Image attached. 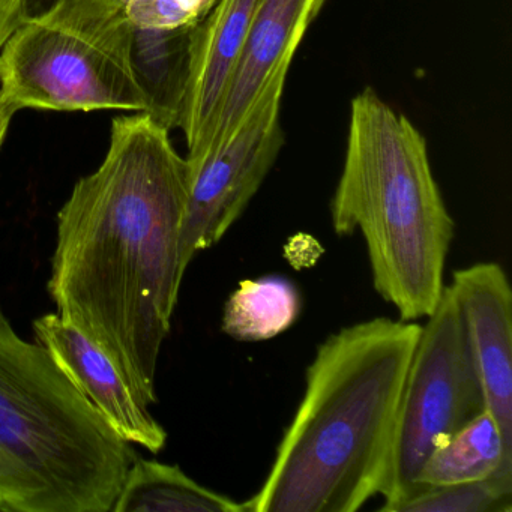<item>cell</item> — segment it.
Here are the masks:
<instances>
[{"instance_id": "6", "label": "cell", "mask_w": 512, "mask_h": 512, "mask_svg": "<svg viewBox=\"0 0 512 512\" xmlns=\"http://www.w3.org/2000/svg\"><path fill=\"white\" fill-rule=\"evenodd\" d=\"M427 319L401 392L380 511L395 512L421 491L418 476L428 455L485 410L463 317L449 286Z\"/></svg>"}, {"instance_id": "9", "label": "cell", "mask_w": 512, "mask_h": 512, "mask_svg": "<svg viewBox=\"0 0 512 512\" xmlns=\"http://www.w3.org/2000/svg\"><path fill=\"white\" fill-rule=\"evenodd\" d=\"M325 4L326 0H257L241 58L208 140L187 161L200 160L229 139L275 70L293 61Z\"/></svg>"}, {"instance_id": "10", "label": "cell", "mask_w": 512, "mask_h": 512, "mask_svg": "<svg viewBox=\"0 0 512 512\" xmlns=\"http://www.w3.org/2000/svg\"><path fill=\"white\" fill-rule=\"evenodd\" d=\"M37 340L49 350L68 379L124 437L151 452L166 445L167 433L143 406L110 359L59 314L34 322Z\"/></svg>"}, {"instance_id": "17", "label": "cell", "mask_w": 512, "mask_h": 512, "mask_svg": "<svg viewBox=\"0 0 512 512\" xmlns=\"http://www.w3.org/2000/svg\"><path fill=\"white\" fill-rule=\"evenodd\" d=\"M217 0H128L125 5L133 28L176 29L194 26Z\"/></svg>"}, {"instance_id": "15", "label": "cell", "mask_w": 512, "mask_h": 512, "mask_svg": "<svg viewBox=\"0 0 512 512\" xmlns=\"http://www.w3.org/2000/svg\"><path fill=\"white\" fill-rule=\"evenodd\" d=\"M301 295L283 277L242 281L224 305L223 331L239 341H265L287 331L298 319Z\"/></svg>"}, {"instance_id": "2", "label": "cell", "mask_w": 512, "mask_h": 512, "mask_svg": "<svg viewBox=\"0 0 512 512\" xmlns=\"http://www.w3.org/2000/svg\"><path fill=\"white\" fill-rule=\"evenodd\" d=\"M421 329L376 317L319 344L304 397L245 512H355L380 496Z\"/></svg>"}, {"instance_id": "21", "label": "cell", "mask_w": 512, "mask_h": 512, "mask_svg": "<svg viewBox=\"0 0 512 512\" xmlns=\"http://www.w3.org/2000/svg\"><path fill=\"white\" fill-rule=\"evenodd\" d=\"M0 511H4V509H2V506H0Z\"/></svg>"}, {"instance_id": "13", "label": "cell", "mask_w": 512, "mask_h": 512, "mask_svg": "<svg viewBox=\"0 0 512 512\" xmlns=\"http://www.w3.org/2000/svg\"><path fill=\"white\" fill-rule=\"evenodd\" d=\"M512 476V451L487 409L433 449L418 476L419 487Z\"/></svg>"}, {"instance_id": "5", "label": "cell", "mask_w": 512, "mask_h": 512, "mask_svg": "<svg viewBox=\"0 0 512 512\" xmlns=\"http://www.w3.org/2000/svg\"><path fill=\"white\" fill-rule=\"evenodd\" d=\"M121 0H62L23 20L0 49V97L22 109L148 113Z\"/></svg>"}, {"instance_id": "12", "label": "cell", "mask_w": 512, "mask_h": 512, "mask_svg": "<svg viewBox=\"0 0 512 512\" xmlns=\"http://www.w3.org/2000/svg\"><path fill=\"white\" fill-rule=\"evenodd\" d=\"M196 26L176 29L133 28L131 65L158 124L179 128Z\"/></svg>"}, {"instance_id": "7", "label": "cell", "mask_w": 512, "mask_h": 512, "mask_svg": "<svg viewBox=\"0 0 512 512\" xmlns=\"http://www.w3.org/2000/svg\"><path fill=\"white\" fill-rule=\"evenodd\" d=\"M292 62L263 86L226 142L188 163V197L181 232V263L223 239L244 214L284 146L280 107Z\"/></svg>"}, {"instance_id": "18", "label": "cell", "mask_w": 512, "mask_h": 512, "mask_svg": "<svg viewBox=\"0 0 512 512\" xmlns=\"http://www.w3.org/2000/svg\"><path fill=\"white\" fill-rule=\"evenodd\" d=\"M23 20L22 0H0V49Z\"/></svg>"}, {"instance_id": "1", "label": "cell", "mask_w": 512, "mask_h": 512, "mask_svg": "<svg viewBox=\"0 0 512 512\" xmlns=\"http://www.w3.org/2000/svg\"><path fill=\"white\" fill-rule=\"evenodd\" d=\"M188 163L148 113L113 119L101 166L58 214L49 292L58 314L110 359L134 397L155 377L185 269Z\"/></svg>"}, {"instance_id": "19", "label": "cell", "mask_w": 512, "mask_h": 512, "mask_svg": "<svg viewBox=\"0 0 512 512\" xmlns=\"http://www.w3.org/2000/svg\"><path fill=\"white\" fill-rule=\"evenodd\" d=\"M59 2H62V0H22L23 16H25V20L41 16ZM121 2L127 5L128 0H121Z\"/></svg>"}, {"instance_id": "8", "label": "cell", "mask_w": 512, "mask_h": 512, "mask_svg": "<svg viewBox=\"0 0 512 512\" xmlns=\"http://www.w3.org/2000/svg\"><path fill=\"white\" fill-rule=\"evenodd\" d=\"M454 293L485 409L512 451V290L502 266L476 263L455 271Z\"/></svg>"}, {"instance_id": "14", "label": "cell", "mask_w": 512, "mask_h": 512, "mask_svg": "<svg viewBox=\"0 0 512 512\" xmlns=\"http://www.w3.org/2000/svg\"><path fill=\"white\" fill-rule=\"evenodd\" d=\"M112 511L245 512V506L203 487L181 467L137 458L128 469Z\"/></svg>"}, {"instance_id": "3", "label": "cell", "mask_w": 512, "mask_h": 512, "mask_svg": "<svg viewBox=\"0 0 512 512\" xmlns=\"http://www.w3.org/2000/svg\"><path fill=\"white\" fill-rule=\"evenodd\" d=\"M331 218L338 236L361 232L374 289L401 320L418 322L436 310L454 220L434 179L424 136L371 88L350 104Z\"/></svg>"}, {"instance_id": "11", "label": "cell", "mask_w": 512, "mask_h": 512, "mask_svg": "<svg viewBox=\"0 0 512 512\" xmlns=\"http://www.w3.org/2000/svg\"><path fill=\"white\" fill-rule=\"evenodd\" d=\"M256 5L257 0H217L197 23L179 122L188 157L196 155L208 140L241 58Z\"/></svg>"}, {"instance_id": "20", "label": "cell", "mask_w": 512, "mask_h": 512, "mask_svg": "<svg viewBox=\"0 0 512 512\" xmlns=\"http://www.w3.org/2000/svg\"><path fill=\"white\" fill-rule=\"evenodd\" d=\"M17 110L11 104H8L4 98L0 97V148L4 145L5 137H7L8 128H10L13 116Z\"/></svg>"}, {"instance_id": "16", "label": "cell", "mask_w": 512, "mask_h": 512, "mask_svg": "<svg viewBox=\"0 0 512 512\" xmlns=\"http://www.w3.org/2000/svg\"><path fill=\"white\" fill-rule=\"evenodd\" d=\"M512 476L424 487L395 512H511Z\"/></svg>"}, {"instance_id": "4", "label": "cell", "mask_w": 512, "mask_h": 512, "mask_svg": "<svg viewBox=\"0 0 512 512\" xmlns=\"http://www.w3.org/2000/svg\"><path fill=\"white\" fill-rule=\"evenodd\" d=\"M136 451L0 310V506L110 512Z\"/></svg>"}]
</instances>
